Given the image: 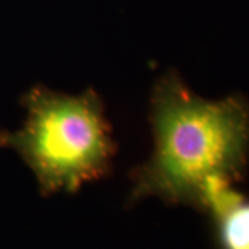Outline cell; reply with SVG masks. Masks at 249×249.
<instances>
[{
	"instance_id": "cell-3",
	"label": "cell",
	"mask_w": 249,
	"mask_h": 249,
	"mask_svg": "<svg viewBox=\"0 0 249 249\" xmlns=\"http://www.w3.org/2000/svg\"><path fill=\"white\" fill-rule=\"evenodd\" d=\"M216 249H249V196L211 217Z\"/></svg>"
},
{
	"instance_id": "cell-2",
	"label": "cell",
	"mask_w": 249,
	"mask_h": 249,
	"mask_svg": "<svg viewBox=\"0 0 249 249\" xmlns=\"http://www.w3.org/2000/svg\"><path fill=\"white\" fill-rule=\"evenodd\" d=\"M22 104L25 124L18 132L0 133V145L19 154L42 196L76 194L111 175L118 144L96 90L71 96L36 85Z\"/></svg>"
},
{
	"instance_id": "cell-1",
	"label": "cell",
	"mask_w": 249,
	"mask_h": 249,
	"mask_svg": "<svg viewBox=\"0 0 249 249\" xmlns=\"http://www.w3.org/2000/svg\"><path fill=\"white\" fill-rule=\"evenodd\" d=\"M154 150L130 170L127 204L157 196L168 205L199 211L205 184L214 178L241 183L249 168V100L232 93L220 100L198 96L169 70L150 98Z\"/></svg>"
}]
</instances>
